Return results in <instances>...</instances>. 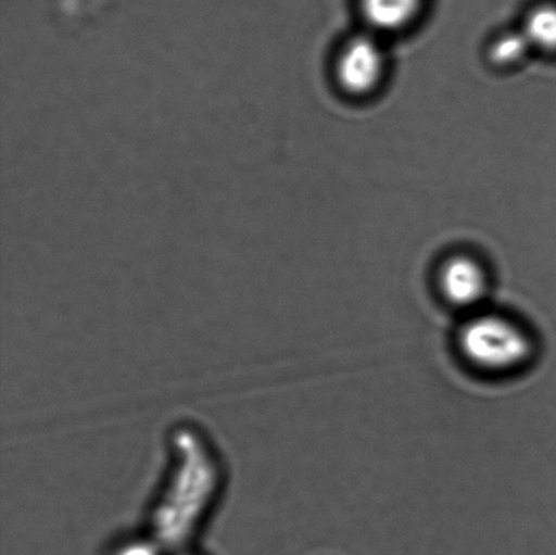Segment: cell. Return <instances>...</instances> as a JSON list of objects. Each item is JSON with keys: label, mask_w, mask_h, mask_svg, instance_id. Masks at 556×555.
<instances>
[{"label": "cell", "mask_w": 556, "mask_h": 555, "mask_svg": "<svg viewBox=\"0 0 556 555\" xmlns=\"http://www.w3.org/2000/svg\"><path fill=\"white\" fill-rule=\"evenodd\" d=\"M165 478L147 510L141 537L163 555L193 551L225 488L226 471L215 444L199 428L181 426L168 437Z\"/></svg>", "instance_id": "cell-1"}, {"label": "cell", "mask_w": 556, "mask_h": 555, "mask_svg": "<svg viewBox=\"0 0 556 555\" xmlns=\"http://www.w3.org/2000/svg\"><path fill=\"white\" fill-rule=\"evenodd\" d=\"M177 555H199V554L194 553L193 551H189V552H185V553L177 554Z\"/></svg>", "instance_id": "cell-9"}, {"label": "cell", "mask_w": 556, "mask_h": 555, "mask_svg": "<svg viewBox=\"0 0 556 555\" xmlns=\"http://www.w3.org/2000/svg\"><path fill=\"white\" fill-rule=\"evenodd\" d=\"M113 555H163V553L140 535L135 540L124 542L113 552Z\"/></svg>", "instance_id": "cell-8"}, {"label": "cell", "mask_w": 556, "mask_h": 555, "mask_svg": "<svg viewBox=\"0 0 556 555\" xmlns=\"http://www.w3.org/2000/svg\"><path fill=\"white\" fill-rule=\"evenodd\" d=\"M532 49L525 31H510L501 36L492 47V58L500 64H515Z\"/></svg>", "instance_id": "cell-7"}, {"label": "cell", "mask_w": 556, "mask_h": 555, "mask_svg": "<svg viewBox=\"0 0 556 555\" xmlns=\"http://www.w3.org/2000/svg\"><path fill=\"white\" fill-rule=\"evenodd\" d=\"M456 345L471 367L490 375L520 373L536 352L535 339L526 325L484 308L466 315L457 329Z\"/></svg>", "instance_id": "cell-2"}, {"label": "cell", "mask_w": 556, "mask_h": 555, "mask_svg": "<svg viewBox=\"0 0 556 555\" xmlns=\"http://www.w3.org/2000/svg\"><path fill=\"white\" fill-rule=\"evenodd\" d=\"M384 52L369 36H359L348 43L338 62V78L353 94H365L379 84L384 71Z\"/></svg>", "instance_id": "cell-4"}, {"label": "cell", "mask_w": 556, "mask_h": 555, "mask_svg": "<svg viewBox=\"0 0 556 555\" xmlns=\"http://www.w3.org/2000/svg\"><path fill=\"white\" fill-rule=\"evenodd\" d=\"M424 0H362L365 20L380 31H395L412 24Z\"/></svg>", "instance_id": "cell-5"}, {"label": "cell", "mask_w": 556, "mask_h": 555, "mask_svg": "<svg viewBox=\"0 0 556 555\" xmlns=\"http://www.w3.org/2000/svg\"><path fill=\"white\" fill-rule=\"evenodd\" d=\"M525 35L532 48L543 51H556V5L542 4L528 14L525 24Z\"/></svg>", "instance_id": "cell-6"}, {"label": "cell", "mask_w": 556, "mask_h": 555, "mask_svg": "<svg viewBox=\"0 0 556 555\" xmlns=\"http://www.w3.org/2000/svg\"><path fill=\"white\" fill-rule=\"evenodd\" d=\"M439 285L446 303L466 315L482 310L489 290L481 265L468 257L450 260L440 272Z\"/></svg>", "instance_id": "cell-3"}]
</instances>
